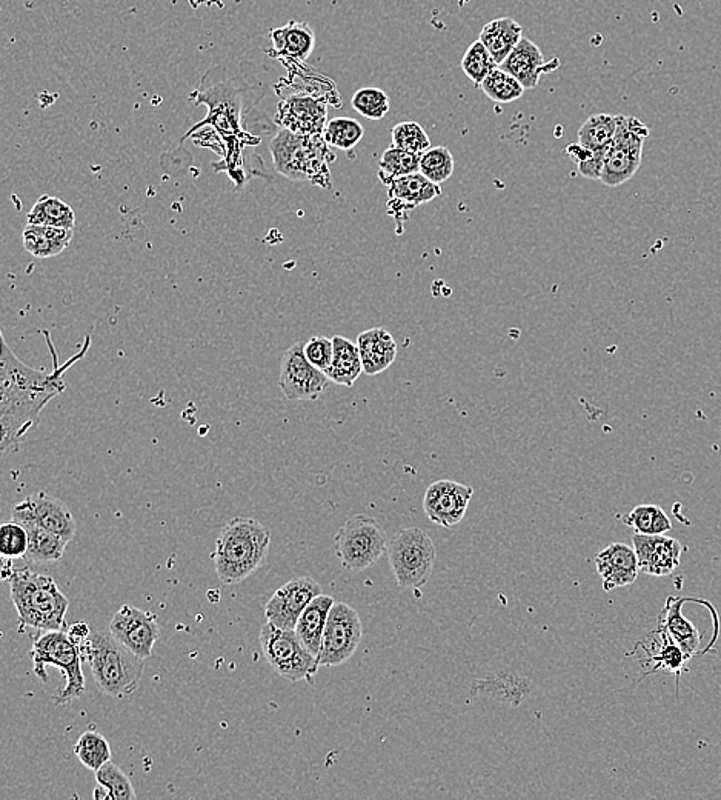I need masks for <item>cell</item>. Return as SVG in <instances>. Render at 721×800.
<instances>
[{
  "instance_id": "1",
  "label": "cell",
  "mask_w": 721,
  "mask_h": 800,
  "mask_svg": "<svg viewBox=\"0 0 721 800\" xmlns=\"http://www.w3.org/2000/svg\"><path fill=\"white\" fill-rule=\"evenodd\" d=\"M48 350L53 354V370H36L28 367L16 356L4 334H2V353H0V428L2 454L16 450L20 439L39 424L40 413L48 402L67 390L65 374L90 350L91 337H85V344L76 356L59 364V356L53 347L48 331Z\"/></svg>"
},
{
  "instance_id": "2",
  "label": "cell",
  "mask_w": 721,
  "mask_h": 800,
  "mask_svg": "<svg viewBox=\"0 0 721 800\" xmlns=\"http://www.w3.org/2000/svg\"><path fill=\"white\" fill-rule=\"evenodd\" d=\"M271 531L254 517H234L220 531L213 553L217 577L223 584H239L265 562Z\"/></svg>"
},
{
  "instance_id": "3",
  "label": "cell",
  "mask_w": 721,
  "mask_h": 800,
  "mask_svg": "<svg viewBox=\"0 0 721 800\" xmlns=\"http://www.w3.org/2000/svg\"><path fill=\"white\" fill-rule=\"evenodd\" d=\"M5 580L10 582L11 599L19 614L20 631L25 628L53 631L67 627L65 617L70 602L53 577L22 568L11 570Z\"/></svg>"
},
{
  "instance_id": "4",
  "label": "cell",
  "mask_w": 721,
  "mask_h": 800,
  "mask_svg": "<svg viewBox=\"0 0 721 800\" xmlns=\"http://www.w3.org/2000/svg\"><path fill=\"white\" fill-rule=\"evenodd\" d=\"M97 688L107 696L123 699L136 693L145 670L143 659L131 653L111 633L96 631L80 645Z\"/></svg>"
},
{
  "instance_id": "5",
  "label": "cell",
  "mask_w": 721,
  "mask_h": 800,
  "mask_svg": "<svg viewBox=\"0 0 721 800\" xmlns=\"http://www.w3.org/2000/svg\"><path fill=\"white\" fill-rule=\"evenodd\" d=\"M328 147L323 136H303L282 128L271 142L270 153L277 173L328 188V164L334 160Z\"/></svg>"
},
{
  "instance_id": "6",
  "label": "cell",
  "mask_w": 721,
  "mask_h": 800,
  "mask_svg": "<svg viewBox=\"0 0 721 800\" xmlns=\"http://www.w3.org/2000/svg\"><path fill=\"white\" fill-rule=\"evenodd\" d=\"M34 673L44 684H47V667L59 668L64 673L65 687L60 688L56 696V704H68L71 700L79 699L87 691L85 685L82 662L84 654L79 645L68 636L67 631H45L42 636L34 640L33 650Z\"/></svg>"
},
{
  "instance_id": "7",
  "label": "cell",
  "mask_w": 721,
  "mask_h": 800,
  "mask_svg": "<svg viewBox=\"0 0 721 800\" xmlns=\"http://www.w3.org/2000/svg\"><path fill=\"white\" fill-rule=\"evenodd\" d=\"M388 550V536L379 520L357 514L346 520L334 537V551L349 573H360L379 562Z\"/></svg>"
},
{
  "instance_id": "8",
  "label": "cell",
  "mask_w": 721,
  "mask_h": 800,
  "mask_svg": "<svg viewBox=\"0 0 721 800\" xmlns=\"http://www.w3.org/2000/svg\"><path fill=\"white\" fill-rule=\"evenodd\" d=\"M389 565L400 588L425 587L436 565L434 540L420 528L399 531L388 545Z\"/></svg>"
},
{
  "instance_id": "9",
  "label": "cell",
  "mask_w": 721,
  "mask_h": 800,
  "mask_svg": "<svg viewBox=\"0 0 721 800\" xmlns=\"http://www.w3.org/2000/svg\"><path fill=\"white\" fill-rule=\"evenodd\" d=\"M260 647L274 673L290 682L311 680L319 670L317 657L309 653L296 630H282L266 622L260 631Z\"/></svg>"
},
{
  "instance_id": "10",
  "label": "cell",
  "mask_w": 721,
  "mask_h": 800,
  "mask_svg": "<svg viewBox=\"0 0 721 800\" xmlns=\"http://www.w3.org/2000/svg\"><path fill=\"white\" fill-rule=\"evenodd\" d=\"M649 128L634 116L618 117L617 133L606 154L602 180L606 187H620L637 173L642 165L643 147Z\"/></svg>"
},
{
  "instance_id": "11",
  "label": "cell",
  "mask_w": 721,
  "mask_h": 800,
  "mask_svg": "<svg viewBox=\"0 0 721 800\" xmlns=\"http://www.w3.org/2000/svg\"><path fill=\"white\" fill-rule=\"evenodd\" d=\"M363 625L359 613L345 602H334L323 631L317 662L320 667H339L351 659L362 642Z\"/></svg>"
},
{
  "instance_id": "12",
  "label": "cell",
  "mask_w": 721,
  "mask_h": 800,
  "mask_svg": "<svg viewBox=\"0 0 721 800\" xmlns=\"http://www.w3.org/2000/svg\"><path fill=\"white\" fill-rule=\"evenodd\" d=\"M329 377L314 367L305 356L303 344L297 342L282 357L279 388L283 396L293 402H313L328 388Z\"/></svg>"
},
{
  "instance_id": "13",
  "label": "cell",
  "mask_w": 721,
  "mask_h": 800,
  "mask_svg": "<svg viewBox=\"0 0 721 800\" xmlns=\"http://www.w3.org/2000/svg\"><path fill=\"white\" fill-rule=\"evenodd\" d=\"M110 633L140 659L153 654L160 637L157 617L133 605H123L110 622Z\"/></svg>"
},
{
  "instance_id": "14",
  "label": "cell",
  "mask_w": 721,
  "mask_h": 800,
  "mask_svg": "<svg viewBox=\"0 0 721 800\" xmlns=\"http://www.w3.org/2000/svg\"><path fill=\"white\" fill-rule=\"evenodd\" d=\"M11 516L19 524L33 522L47 528L67 542L76 536V520L67 505L44 491L19 502L11 511Z\"/></svg>"
},
{
  "instance_id": "15",
  "label": "cell",
  "mask_w": 721,
  "mask_h": 800,
  "mask_svg": "<svg viewBox=\"0 0 721 800\" xmlns=\"http://www.w3.org/2000/svg\"><path fill=\"white\" fill-rule=\"evenodd\" d=\"M322 594V587L313 577H297L280 587L268 600L265 616L268 622L282 630H296L297 620L314 597Z\"/></svg>"
},
{
  "instance_id": "16",
  "label": "cell",
  "mask_w": 721,
  "mask_h": 800,
  "mask_svg": "<svg viewBox=\"0 0 721 800\" xmlns=\"http://www.w3.org/2000/svg\"><path fill=\"white\" fill-rule=\"evenodd\" d=\"M474 490L454 480H437L423 497V510L434 524L451 528L460 524L468 510Z\"/></svg>"
},
{
  "instance_id": "17",
  "label": "cell",
  "mask_w": 721,
  "mask_h": 800,
  "mask_svg": "<svg viewBox=\"0 0 721 800\" xmlns=\"http://www.w3.org/2000/svg\"><path fill=\"white\" fill-rule=\"evenodd\" d=\"M632 547L637 554L638 568L642 573L654 577H666L674 573L688 548L680 540L665 534H634Z\"/></svg>"
},
{
  "instance_id": "18",
  "label": "cell",
  "mask_w": 721,
  "mask_h": 800,
  "mask_svg": "<svg viewBox=\"0 0 721 800\" xmlns=\"http://www.w3.org/2000/svg\"><path fill=\"white\" fill-rule=\"evenodd\" d=\"M326 104L319 97L294 94L280 100L277 122L280 127L303 136H322L325 130Z\"/></svg>"
},
{
  "instance_id": "19",
  "label": "cell",
  "mask_w": 721,
  "mask_h": 800,
  "mask_svg": "<svg viewBox=\"0 0 721 800\" xmlns=\"http://www.w3.org/2000/svg\"><path fill=\"white\" fill-rule=\"evenodd\" d=\"M388 190V214L396 220H402V214L411 213L420 205L429 204L442 194L440 185L434 184L422 173H412L397 177L385 185Z\"/></svg>"
},
{
  "instance_id": "20",
  "label": "cell",
  "mask_w": 721,
  "mask_h": 800,
  "mask_svg": "<svg viewBox=\"0 0 721 800\" xmlns=\"http://www.w3.org/2000/svg\"><path fill=\"white\" fill-rule=\"evenodd\" d=\"M595 568L603 579L605 591L634 584L640 573L634 547L620 542L608 545L605 550L597 554Z\"/></svg>"
},
{
  "instance_id": "21",
  "label": "cell",
  "mask_w": 721,
  "mask_h": 800,
  "mask_svg": "<svg viewBox=\"0 0 721 800\" xmlns=\"http://www.w3.org/2000/svg\"><path fill=\"white\" fill-rule=\"evenodd\" d=\"M648 640L649 645L646 642H640L637 645L646 653V659L642 660V667H651V670L646 671L645 676L657 673V671L674 673L677 679L682 676L691 659L686 656L682 647L669 636L668 631L662 625H658L657 630L649 634Z\"/></svg>"
},
{
  "instance_id": "22",
  "label": "cell",
  "mask_w": 721,
  "mask_h": 800,
  "mask_svg": "<svg viewBox=\"0 0 721 800\" xmlns=\"http://www.w3.org/2000/svg\"><path fill=\"white\" fill-rule=\"evenodd\" d=\"M363 373L376 376L394 364L397 357V344L386 328H371L357 337Z\"/></svg>"
},
{
  "instance_id": "23",
  "label": "cell",
  "mask_w": 721,
  "mask_h": 800,
  "mask_svg": "<svg viewBox=\"0 0 721 800\" xmlns=\"http://www.w3.org/2000/svg\"><path fill=\"white\" fill-rule=\"evenodd\" d=\"M500 68L512 74L526 90L537 87L542 74L549 70L542 50L525 36L506 57Z\"/></svg>"
},
{
  "instance_id": "24",
  "label": "cell",
  "mask_w": 721,
  "mask_h": 800,
  "mask_svg": "<svg viewBox=\"0 0 721 800\" xmlns=\"http://www.w3.org/2000/svg\"><path fill=\"white\" fill-rule=\"evenodd\" d=\"M686 600L689 599L678 596L668 597L662 613L658 616V625H662L668 631L669 636L682 647L686 656L692 659L700 653L702 637H700L697 627L683 614L682 608Z\"/></svg>"
},
{
  "instance_id": "25",
  "label": "cell",
  "mask_w": 721,
  "mask_h": 800,
  "mask_svg": "<svg viewBox=\"0 0 721 800\" xmlns=\"http://www.w3.org/2000/svg\"><path fill=\"white\" fill-rule=\"evenodd\" d=\"M274 53L285 59L305 62L316 47V34L306 22H290L270 33Z\"/></svg>"
},
{
  "instance_id": "26",
  "label": "cell",
  "mask_w": 721,
  "mask_h": 800,
  "mask_svg": "<svg viewBox=\"0 0 721 800\" xmlns=\"http://www.w3.org/2000/svg\"><path fill=\"white\" fill-rule=\"evenodd\" d=\"M334 602L336 600L333 597L319 594L311 600V604L305 608L302 616L297 620V636L313 656H319L326 620H328V614L333 608Z\"/></svg>"
},
{
  "instance_id": "27",
  "label": "cell",
  "mask_w": 721,
  "mask_h": 800,
  "mask_svg": "<svg viewBox=\"0 0 721 800\" xmlns=\"http://www.w3.org/2000/svg\"><path fill=\"white\" fill-rule=\"evenodd\" d=\"M73 236L74 230H67V228L28 224L22 234V239H24L25 250L31 256L37 257V259H51L67 250Z\"/></svg>"
},
{
  "instance_id": "28",
  "label": "cell",
  "mask_w": 721,
  "mask_h": 800,
  "mask_svg": "<svg viewBox=\"0 0 721 800\" xmlns=\"http://www.w3.org/2000/svg\"><path fill=\"white\" fill-rule=\"evenodd\" d=\"M523 37L522 25L511 17H500L485 25L480 42L488 48L497 65H502Z\"/></svg>"
},
{
  "instance_id": "29",
  "label": "cell",
  "mask_w": 721,
  "mask_h": 800,
  "mask_svg": "<svg viewBox=\"0 0 721 800\" xmlns=\"http://www.w3.org/2000/svg\"><path fill=\"white\" fill-rule=\"evenodd\" d=\"M333 364L326 370V376L334 384L342 387H353L354 382L363 373L362 357L359 345L343 336H334Z\"/></svg>"
},
{
  "instance_id": "30",
  "label": "cell",
  "mask_w": 721,
  "mask_h": 800,
  "mask_svg": "<svg viewBox=\"0 0 721 800\" xmlns=\"http://www.w3.org/2000/svg\"><path fill=\"white\" fill-rule=\"evenodd\" d=\"M27 528L30 542H28V551L24 559L31 564H51V562H59L65 554L68 542L62 537L57 536L53 531L47 528L40 527V525L28 522L22 524Z\"/></svg>"
},
{
  "instance_id": "31",
  "label": "cell",
  "mask_w": 721,
  "mask_h": 800,
  "mask_svg": "<svg viewBox=\"0 0 721 800\" xmlns=\"http://www.w3.org/2000/svg\"><path fill=\"white\" fill-rule=\"evenodd\" d=\"M30 225H47V227L67 228L74 230L76 227V213L73 208L59 199V197L44 196L37 199L27 216Z\"/></svg>"
},
{
  "instance_id": "32",
  "label": "cell",
  "mask_w": 721,
  "mask_h": 800,
  "mask_svg": "<svg viewBox=\"0 0 721 800\" xmlns=\"http://www.w3.org/2000/svg\"><path fill=\"white\" fill-rule=\"evenodd\" d=\"M620 114H595L579 130V144L589 150H608L617 133Z\"/></svg>"
},
{
  "instance_id": "33",
  "label": "cell",
  "mask_w": 721,
  "mask_h": 800,
  "mask_svg": "<svg viewBox=\"0 0 721 800\" xmlns=\"http://www.w3.org/2000/svg\"><path fill=\"white\" fill-rule=\"evenodd\" d=\"M623 524L634 530L635 534H666L672 530V522L663 508L657 505H638L631 513L620 516Z\"/></svg>"
},
{
  "instance_id": "34",
  "label": "cell",
  "mask_w": 721,
  "mask_h": 800,
  "mask_svg": "<svg viewBox=\"0 0 721 800\" xmlns=\"http://www.w3.org/2000/svg\"><path fill=\"white\" fill-rule=\"evenodd\" d=\"M74 754L80 760V764L96 773L111 760L110 742L97 731H85L74 745Z\"/></svg>"
},
{
  "instance_id": "35",
  "label": "cell",
  "mask_w": 721,
  "mask_h": 800,
  "mask_svg": "<svg viewBox=\"0 0 721 800\" xmlns=\"http://www.w3.org/2000/svg\"><path fill=\"white\" fill-rule=\"evenodd\" d=\"M419 171V154L408 153L394 145L389 147L379 160V179L382 180L383 185H388L397 177L408 176V174L419 173Z\"/></svg>"
},
{
  "instance_id": "36",
  "label": "cell",
  "mask_w": 721,
  "mask_h": 800,
  "mask_svg": "<svg viewBox=\"0 0 721 800\" xmlns=\"http://www.w3.org/2000/svg\"><path fill=\"white\" fill-rule=\"evenodd\" d=\"M480 88L492 102L497 104H511L514 100L520 99L526 90L519 80L500 67L488 74Z\"/></svg>"
},
{
  "instance_id": "37",
  "label": "cell",
  "mask_w": 721,
  "mask_h": 800,
  "mask_svg": "<svg viewBox=\"0 0 721 800\" xmlns=\"http://www.w3.org/2000/svg\"><path fill=\"white\" fill-rule=\"evenodd\" d=\"M322 136L329 147L348 151L353 150L357 144H360V140L365 136V130L356 119L336 117V119L329 120L328 124H326Z\"/></svg>"
},
{
  "instance_id": "38",
  "label": "cell",
  "mask_w": 721,
  "mask_h": 800,
  "mask_svg": "<svg viewBox=\"0 0 721 800\" xmlns=\"http://www.w3.org/2000/svg\"><path fill=\"white\" fill-rule=\"evenodd\" d=\"M454 167V156L446 147H431L420 156V173L437 185L451 179Z\"/></svg>"
},
{
  "instance_id": "39",
  "label": "cell",
  "mask_w": 721,
  "mask_h": 800,
  "mask_svg": "<svg viewBox=\"0 0 721 800\" xmlns=\"http://www.w3.org/2000/svg\"><path fill=\"white\" fill-rule=\"evenodd\" d=\"M499 67L494 57L489 53L488 48L477 40L466 50L462 59V70L469 80H472L477 87L482 85L483 80L488 77L492 70Z\"/></svg>"
},
{
  "instance_id": "40",
  "label": "cell",
  "mask_w": 721,
  "mask_h": 800,
  "mask_svg": "<svg viewBox=\"0 0 721 800\" xmlns=\"http://www.w3.org/2000/svg\"><path fill=\"white\" fill-rule=\"evenodd\" d=\"M96 782L100 787L105 788L108 793V799H136V791H134L133 784H131L127 774L123 773L111 760L96 771Z\"/></svg>"
},
{
  "instance_id": "41",
  "label": "cell",
  "mask_w": 721,
  "mask_h": 800,
  "mask_svg": "<svg viewBox=\"0 0 721 800\" xmlns=\"http://www.w3.org/2000/svg\"><path fill=\"white\" fill-rule=\"evenodd\" d=\"M351 105L360 116L369 120H380L389 113L391 100L385 91L377 87L360 88L354 93Z\"/></svg>"
},
{
  "instance_id": "42",
  "label": "cell",
  "mask_w": 721,
  "mask_h": 800,
  "mask_svg": "<svg viewBox=\"0 0 721 800\" xmlns=\"http://www.w3.org/2000/svg\"><path fill=\"white\" fill-rule=\"evenodd\" d=\"M391 139H393L394 147L408 151V153L419 154V156L431 148L428 133L417 122L397 124L391 131Z\"/></svg>"
},
{
  "instance_id": "43",
  "label": "cell",
  "mask_w": 721,
  "mask_h": 800,
  "mask_svg": "<svg viewBox=\"0 0 721 800\" xmlns=\"http://www.w3.org/2000/svg\"><path fill=\"white\" fill-rule=\"evenodd\" d=\"M28 542L30 536L27 528L16 520H11L0 528V553L7 559H24Z\"/></svg>"
},
{
  "instance_id": "44",
  "label": "cell",
  "mask_w": 721,
  "mask_h": 800,
  "mask_svg": "<svg viewBox=\"0 0 721 800\" xmlns=\"http://www.w3.org/2000/svg\"><path fill=\"white\" fill-rule=\"evenodd\" d=\"M303 350H305L306 359L323 373H326V370L333 364V339L325 336L311 337L306 344H303Z\"/></svg>"
},
{
  "instance_id": "45",
  "label": "cell",
  "mask_w": 721,
  "mask_h": 800,
  "mask_svg": "<svg viewBox=\"0 0 721 800\" xmlns=\"http://www.w3.org/2000/svg\"><path fill=\"white\" fill-rule=\"evenodd\" d=\"M67 633L80 647L91 634L90 625L85 624V622H80V624L73 625Z\"/></svg>"
}]
</instances>
